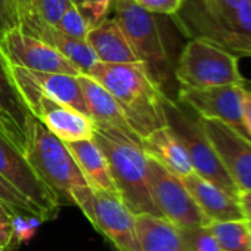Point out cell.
Returning <instances> with one entry per match:
<instances>
[{
  "mask_svg": "<svg viewBox=\"0 0 251 251\" xmlns=\"http://www.w3.org/2000/svg\"><path fill=\"white\" fill-rule=\"evenodd\" d=\"M112 3L114 18L124 30L152 80L169 99L177 100L180 86L175 74L176 62L172 61L155 14L148 12L135 0H112Z\"/></svg>",
  "mask_w": 251,
  "mask_h": 251,
  "instance_id": "cell-4",
  "label": "cell"
},
{
  "mask_svg": "<svg viewBox=\"0 0 251 251\" xmlns=\"http://www.w3.org/2000/svg\"><path fill=\"white\" fill-rule=\"evenodd\" d=\"M115 251H141L135 214L123 204L118 195L93 191V222Z\"/></svg>",
  "mask_w": 251,
  "mask_h": 251,
  "instance_id": "cell-13",
  "label": "cell"
},
{
  "mask_svg": "<svg viewBox=\"0 0 251 251\" xmlns=\"http://www.w3.org/2000/svg\"><path fill=\"white\" fill-rule=\"evenodd\" d=\"M248 2H250V3H251V0H248Z\"/></svg>",
  "mask_w": 251,
  "mask_h": 251,
  "instance_id": "cell-40",
  "label": "cell"
},
{
  "mask_svg": "<svg viewBox=\"0 0 251 251\" xmlns=\"http://www.w3.org/2000/svg\"><path fill=\"white\" fill-rule=\"evenodd\" d=\"M15 83L30 112L62 142L93 138L96 126L92 117L45 96L24 80L15 78Z\"/></svg>",
  "mask_w": 251,
  "mask_h": 251,
  "instance_id": "cell-9",
  "label": "cell"
},
{
  "mask_svg": "<svg viewBox=\"0 0 251 251\" xmlns=\"http://www.w3.org/2000/svg\"><path fill=\"white\" fill-rule=\"evenodd\" d=\"M21 27L28 34L55 48L68 61H71L83 74H87L90 68L98 62V58L95 56L93 50L84 40H77L67 36L56 25L46 23L37 14H31L30 17L24 18L21 21Z\"/></svg>",
  "mask_w": 251,
  "mask_h": 251,
  "instance_id": "cell-17",
  "label": "cell"
},
{
  "mask_svg": "<svg viewBox=\"0 0 251 251\" xmlns=\"http://www.w3.org/2000/svg\"><path fill=\"white\" fill-rule=\"evenodd\" d=\"M238 204L241 207L244 219L245 220H251V192L239 191V194H238Z\"/></svg>",
  "mask_w": 251,
  "mask_h": 251,
  "instance_id": "cell-35",
  "label": "cell"
},
{
  "mask_svg": "<svg viewBox=\"0 0 251 251\" xmlns=\"http://www.w3.org/2000/svg\"><path fill=\"white\" fill-rule=\"evenodd\" d=\"M177 229L188 251H222L208 225Z\"/></svg>",
  "mask_w": 251,
  "mask_h": 251,
  "instance_id": "cell-26",
  "label": "cell"
},
{
  "mask_svg": "<svg viewBox=\"0 0 251 251\" xmlns=\"http://www.w3.org/2000/svg\"><path fill=\"white\" fill-rule=\"evenodd\" d=\"M0 109L5 112V115L27 141L28 126L34 115L30 112L25 100L23 99L11 67L2 52H0Z\"/></svg>",
  "mask_w": 251,
  "mask_h": 251,
  "instance_id": "cell-23",
  "label": "cell"
},
{
  "mask_svg": "<svg viewBox=\"0 0 251 251\" xmlns=\"http://www.w3.org/2000/svg\"><path fill=\"white\" fill-rule=\"evenodd\" d=\"M0 251H3V250H0Z\"/></svg>",
  "mask_w": 251,
  "mask_h": 251,
  "instance_id": "cell-41",
  "label": "cell"
},
{
  "mask_svg": "<svg viewBox=\"0 0 251 251\" xmlns=\"http://www.w3.org/2000/svg\"><path fill=\"white\" fill-rule=\"evenodd\" d=\"M71 3V0H36L34 12L46 23L56 25Z\"/></svg>",
  "mask_w": 251,
  "mask_h": 251,
  "instance_id": "cell-29",
  "label": "cell"
},
{
  "mask_svg": "<svg viewBox=\"0 0 251 251\" xmlns=\"http://www.w3.org/2000/svg\"><path fill=\"white\" fill-rule=\"evenodd\" d=\"M0 132L5 133L23 152L25 150V145H27V141L25 138L21 135V132L15 127V126L12 124V121L5 115V112L0 109Z\"/></svg>",
  "mask_w": 251,
  "mask_h": 251,
  "instance_id": "cell-33",
  "label": "cell"
},
{
  "mask_svg": "<svg viewBox=\"0 0 251 251\" xmlns=\"http://www.w3.org/2000/svg\"><path fill=\"white\" fill-rule=\"evenodd\" d=\"M180 2H182V3H183V2H185V0H180Z\"/></svg>",
  "mask_w": 251,
  "mask_h": 251,
  "instance_id": "cell-39",
  "label": "cell"
},
{
  "mask_svg": "<svg viewBox=\"0 0 251 251\" xmlns=\"http://www.w3.org/2000/svg\"><path fill=\"white\" fill-rule=\"evenodd\" d=\"M247 226H248V230L251 233V220H247Z\"/></svg>",
  "mask_w": 251,
  "mask_h": 251,
  "instance_id": "cell-38",
  "label": "cell"
},
{
  "mask_svg": "<svg viewBox=\"0 0 251 251\" xmlns=\"http://www.w3.org/2000/svg\"><path fill=\"white\" fill-rule=\"evenodd\" d=\"M24 155L62 205H74L73 194L89 186L67 144L34 117L30 121Z\"/></svg>",
  "mask_w": 251,
  "mask_h": 251,
  "instance_id": "cell-5",
  "label": "cell"
},
{
  "mask_svg": "<svg viewBox=\"0 0 251 251\" xmlns=\"http://www.w3.org/2000/svg\"><path fill=\"white\" fill-rule=\"evenodd\" d=\"M189 39L207 40L238 58H251V3L185 0L173 15Z\"/></svg>",
  "mask_w": 251,
  "mask_h": 251,
  "instance_id": "cell-2",
  "label": "cell"
},
{
  "mask_svg": "<svg viewBox=\"0 0 251 251\" xmlns=\"http://www.w3.org/2000/svg\"><path fill=\"white\" fill-rule=\"evenodd\" d=\"M201 123L238 191L251 192V141L220 121Z\"/></svg>",
  "mask_w": 251,
  "mask_h": 251,
  "instance_id": "cell-14",
  "label": "cell"
},
{
  "mask_svg": "<svg viewBox=\"0 0 251 251\" xmlns=\"http://www.w3.org/2000/svg\"><path fill=\"white\" fill-rule=\"evenodd\" d=\"M18 25H21V20L15 0H0V37Z\"/></svg>",
  "mask_w": 251,
  "mask_h": 251,
  "instance_id": "cell-30",
  "label": "cell"
},
{
  "mask_svg": "<svg viewBox=\"0 0 251 251\" xmlns=\"http://www.w3.org/2000/svg\"><path fill=\"white\" fill-rule=\"evenodd\" d=\"M93 141L106 158L111 177L123 204L135 216L154 214L161 217L151 195L148 154L144 147L120 133L99 127L95 129Z\"/></svg>",
  "mask_w": 251,
  "mask_h": 251,
  "instance_id": "cell-3",
  "label": "cell"
},
{
  "mask_svg": "<svg viewBox=\"0 0 251 251\" xmlns=\"http://www.w3.org/2000/svg\"><path fill=\"white\" fill-rule=\"evenodd\" d=\"M135 2L148 12L167 17H173L182 5L180 0H135Z\"/></svg>",
  "mask_w": 251,
  "mask_h": 251,
  "instance_id": "cell-32",
  "label": "cell"
},
{
  "mask_svg": "<svg viewBox=\"0 0 251 251\" xmlns=\"http://www.w3.org/2000/svg\"><path fill=\"white\" fill-rule=\"evenodd\" d=\"M244 89L245 83L205 89L180 87L177 100L192 109L200 118L220 121L250 139L244 126Z\"/></svg>",
  "mask_w": 251,
  "mask_h": 251,
  "instance_id": "cell-10",
  "label": "cell"
},
{
  "mask_svg": "<svg viewBox=\"0 0 251 251\" xmlns=\"http://www.w3.org/2000/svg\"><path fill=\"white\" fill-rule=\"evenodd\" d=\"M0 52L9 65L42 73L83 74L71 61L46 42L28 34L21 25L0 37Z\"/></svg>",
  "mask_w": 251,
  "mask_h": 251,
  "instance_id": "cell-11",
  "label": "cell"
},
{
  "mask_svg": "<svg viewBox=\"0 0 251 251\" xmlns=\"http://www.w3.org/2000/svg\"><path fill=\"white\" fill-rule=\"evenodd\" d=\"M141 251H188L177 226L154 214L135 216Z\"/></svg>",
  "mask_w": 251,
  "mask_h": 251,
  "instance_id": "cell-22",
  "label": "cell"
},
{
  "mask_svg": "<svg viewBox=\"0 0 251 251\" xmlns=\"http://www.w3.org/2000/svg\"><path fill=\"white\" fill-rule=\"evenodd\" d=\"M164 111L167 126H170L183 144L194 172L238 198L239 191L226 172L208 135L205 133L201 118L186 105L169 98L166 99Z\"/></svg>",
  "mask_w": 251,
  "mask_h": 251,
  "instance_id": "cell-6",
  "label": "cell"
},
{
  "mask_svg": "<svg viewBox=\"0 0 251 251\" xmlns=\"http://www.w3.org/2000/svg\"><path fill=\"white\" fill-rule=\"evenodd\" d=\"M145 152L179 177L194 172L189 155L170 126L154 130L142 139Z\"/></svg>",
  "mask_w": 251,
  "mask_h": 251,
  "instance_id": "cell-20",
  "label": "cell"
},
{
  "mask_svg": "<svg viewBox=\"0 0 251 251\" xmlns=\"http://www.w3.org/2000/svg\"><path fill=\"white\" fill-rule=\"evenodd\" d=\"M239 58L207 40L189 39L176 61V80L180 87L205 89L223 84H242Z\"/></svg>",
  "mask_w": 251,
  "mask_h": 251,
  "instance_id": "cell-7",
  "label": "cell"
},
{
  "mask_svg": "<svg viewBox=\"0 0 251 251\" xmlns=\"http://www.w3.org/2000/svg\"><path fill=\"white\" fill-rule=\"evenodd\" d=\"M222 251H251V233L247 220H222L208 223Z\"/></svg>",
  "mask_w": 251,
  "mask_h": 251,
  "instance_id": "cell-24",
  "label": "cell"
},
{
  "mask_svg": "<svg viewBox=\"0 0 251 251\" xmlns=\"http://www.w3.org/2000/svg\"><path fill=\"white\" fill-rule=\"evenodd\" d=\"M148 176L152 200L166 220L177 227L208 225L182 179L148 155Z\"/></svg>",
  "mask_w": 251,
  "mask_h": 251,
  "instance_id": "cell-8",
  "label": "cell"
},
{
  "mask_svg": "<svg viewBox=\"0 0 251 251\" xmlns=\"http://www.w3.org/2000/svg\"><path fill=\"white\" fill-rule=\"evenodd\" d=\"M77 78L89 109V115L95 121L96 127L120 133L142 145L141 136L133 130L115 98L89 74H80Z\"/></svg>",
  "mask_w": 251,
  "mask_h": 251,
  "instance_id": "cell-15",
  "label": "cell"
},
{
  "mask_svg": "<svg viewBox=\"0 0 251 251\" xmlns=\"http://www.w3.org/2000/svg\"><path fill=\"white\" fill-rule=\"evenodd\" d=\"M244 126L251 139V89H244Z\"/></svg>",
  "mask_w": 251,
  "mask_h": 251,
  "instance_id": "cell-34",
  "label": "cell"
},
{
  "mask_svg": "<svg viewBox=\"0 0 251 251\" xmlns=\"http://www.w3.org/2000/svg\"><path fill=\"white\" fill-rule=\"evenodd\" d=\"M56 27L67 36L86 42V36L92 28V24L86 17V14L83 12V9L71 3L65 11V14L62 15V18L59 20V23L56 24Z\"/></svg>",
  "mask_w": 251,
  "mask_h": 251,
  "instance_id": "cell-27",
  "label": "cell"
},
{
  "mask_svg": "<svg viewBox=\"0 0 251 251\" xmlns=\"http://www.w3.org/2000/svg\"><path fill=\"white\" fill-rule=\"evenodd\" d=\"M87 74L115 98L141 139L167 126L164 111L167 96L152 80L144 62H96Z\"/></svg>",
  "mask_w": 251,
  "mask_h": 251,
  "instance_id": "cell-1",
  "label": "cell"
},
{
  "mask_svg": "<svg viewBox=\"0 0 251 251\" xmlns=\"http://www.w3.org/2000/svg\"><path fill=\"white\" fill-rule=\"evenodd\" d=\"M71 2H73L74 5H77V6H81V3H83V0H71Z\"/></svg>",
  "mask_w": 251,
  "mask_h": 251,
  "instance_id": "cell-37",
  "label": "cell"
},
{
  "mask_svg": "<svg viewBox=\"0 0 251 251\" xmlns=\"http://www.w3.org/2000/svg\"><path fill=\"white\" fill-rule=\"evenodd\" d=\"M45 220L39 216H23V214H12L11 216V225H12V250L14 247H18L24 242H28L37 227Z\"/></svg>",
  "mask_w": 251,
  "mask_h": 251,
  "instance_id": "cell-28",
  "label": "cell"
},
{
  "mask_svg": "<svg viewBox=\"0 0 251 251\" xmlns=\"http://www.w3.org/2000/svg\"><path fill=\"white\" fill-rule=\"evenodd\" d=\"M67 148L74 157L81 175L93 191H103L118 195L111 177L106 158L98 144L92 139L67 142Z\"/></svg>",
  "mask_w": 251,
  "mask_h": 251,
  "instance_id": "cell-21",
  "label": "cell"
},
{
  "mask_svg": "<svg viewBox=\"0 0 251 251\" xmlns=\"http://www.w3.org/2000/svg\"><path fill=\"white\" fill-rule=\"evenodd\" d=\"M180 179L208 222L244 219L238 198L232 197L216 183L201 177L195 172Z\"/></svg>",
  "mask_w": 251,
  "mask_h": 251,
  "instance_id": "cell-19",
  "label": "cell"
},
{
  "mask_svg": "<svg viewBox=\"0 0 251 251\" xmlns=\"http://www.w3.org/2000/svg\"><path fill=\"white\" fill-rule=\"evenodd\" d=\"M112 5V0H83L81 9L89 18L92 27L106 18V14Z\"/></svg>",
  "mask_w": 251,
  "mask_h": 251,
  "instance_id": "cell-31",
  "label": "cell"
},
{
  "mask_svg": "<svg viewBox=\"0 0 251 251\" xmlns=\"http://www.w3.org/2000/svg\"><path fill=\"white\" fill-rule=\"evenodd\" d=\"M0 175L24 197L34 202L43 211L46 220H52L58 216L61 208L58 198L31 167L24 152L2 132H0Z\"/></svg>",
  "mask_w": 251,
  "mask_h": 251,
  "instance_id": "cell-12",
  "label": "cell"
},
{
  "mask_svg": "<svg viewBox=\"0 0 251 251\" xmlns=\"http://www.w3.org/2000/svg\"><path fill=\"white\" fill-rule=\"evenodd\" d=\"M0 204H2L11 214L39 216L45 222H48L43 211L34 202H31L27 197H24L14 185H11L2 175H0Z\"/></svg>",
  "mask_w": 251,
  "mask_h": 251,
  "instance_id": "cell-25",
  "label": "cell"
},
{
  "mask_svg": "<svg viewBox=\"0 0 251 251\" xmlns=\"http://www.w3.org/2000/svg\"><path fill=\"white\" fill-rule=\"evenodd\" d=\"M9 67L15 78L27 81L30 86H33L36 90H39L45 96L89 115V109H87L77 75L62 74V73L31 71V70L14 67V65H9Z\"/></svg>",
  "mask_w": 251,
  "mask_h": 251,
  "instance_id": "cell-16",
  "label": "cell"
},
{
  "mask_svg": "<svg viewBox=\"0 0 251 251\" xmlns=\"http://www.w3.org/2000/svg\"><path fill=\"white\" fill-rule=\"evenodd\" d=\"M15 5L18 9V15L20 20L23 21L24 18L30 17L34 12V6H36V0H15Z\"/></svg>",
  "mask_w": 251,
  "mask_h": 251,
  "instance_id": "cell-36",
  "label": "cell"
},
{
  "mask_svg": "<svg viewBox=\"0 0 251 251\" xmlns=\"http://www.w3.org/2000/svg\"><path fill=\"white\" fill-rule=\"evenodd\" d=\"M86 43L93 50L98 62L103 64H132L141 62L130 40L115 18H105L93 25Z\"/></svg>",
  "mask_w": 251,
  "mask_h": 251,
  "instance_id": "cell-18",
  "label": "cell"
}]
</instances>
